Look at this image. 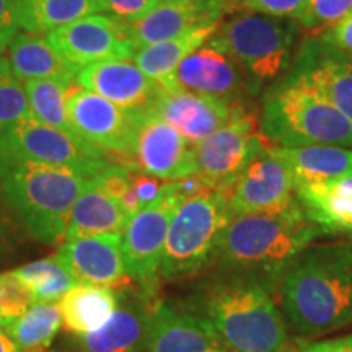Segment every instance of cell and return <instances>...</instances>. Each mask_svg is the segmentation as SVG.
Returning <instances> with one entry per match:
<instances>
[{"label": "cell", "instance_id": "cell-1", "mask_svg": "<svg viewBox=\"0 0 352 352\" xmlns=\"http://www.w3.org/2000/svg\"><path fill=\"white\" fill-rule=\"evenodd\" d=\"M290 329L321 336L352 323V241L308 245L276 289Z\"/></svg>", "mask_w": 352, "mask_h": 352}, {"label": "cell", "instance_id": "cell-2", "mask_svg": "<svg viewBox=\"0 0 352 352\" xmlns=\"http://www.w3.org/2000/svg\"><path fill=\"white\" fill-rule=\"evenodd\" d=\"M321 235L297 201L277 212L235 215L222 233L215 263L223 272L254 277L276 294L289 264Z\"/></svg>", "mask_w": 352, "mask_h": 352}, {"label": "cell", "instance_id": "cell-3", "mask_svg": "<svg viewBox=\"0 0 352 352\" xmlns=\"http://www.w3.org/2000/svg\"><path fill=\"white\" fill-rule=\"evenodd\" d=\"M88 179L63 166L0 157L3 199L30 236L44 245H63L72 208Z\"/></svg>", "mask_w": 352, "mask_h": 352}, {"label": "cell", "instance_id": "cell-4", "mask_svg": "<svg viewBox=\"0 0 352 352\" xmlns=\"http://www.w3.org/2000/svg\"><path fill=\"white\" fill-rule=\"evenodd\" d=\"M201 315L233 352H285L287 324L274 294L254 277L223 272L206 292Z\"/></svg>", "mask_w": 352, "mask_h": 352}, {"label": "cell", "instance_id": "cell-5", "mask_svg": "<svg viewBox=\"0 0 352 352\" xmlns=\"http://www.w3.org/2000/svg\"><path fill=\"white\" fill-rule=\"evenodd\" d=\"M259 129L276 147L352 148V122L320 90L294 72L266 91Z\"/></svg>", "mask_w": 352, "mask_h": 352}, {"label": "cell", "instance_id": "cell-6", "mask_svg": "<svg viewBox=\"0 0 352 352\" xmlns=\"http://www.w3.org/2000/svg\"><path fill=\"white\" fill-rule=\"evenodd\" d=\"M297 25L256 12L235 13L209 39L239 65L246 91L258 95L287 70Z\"/></svg>", "mask_w": 352, "mask_h": 352}, {"label": "cell", "instance_id": "cell-7", "mask_svg": "<svg viewBox=\"0 0 352 352\" xmlns=\"http://www.w3.org/2000/svg\"><path fill=\"white\" fill-rule=\"evenodd\" d=\"M230 219L226 191L206 188L186 197L171 219L160 264L162 279L182 280L208 270L215 263Z\"/></svg>", "mask_w": 352, "mask_h": 352}, {"label": "cell", "instance_id": "cell-8", "mask_svg": "<svg viewBox=\"0 0 352 352\" xmlns=\"http://www.w3.org/2000/svg\"><path fill=\"white\" fill-rule=\"evenodd\" d=\"M186 197L179 179L166 182L157 199L131 215L122 233L126 272L147 296L155 294L171 219Z\"/></svg>", "mask_w": 352, "mask_h": 352}, {"label": "cell", "instance_id": "cell-9", "mask_svg": "<svg viewBox=\"0 0 352 352\" xmlns=\"http://www.w3.org/2000/svg\"><path fill=\"white\" fill-rule=\"evenodd\" d=\"M104 153L85 140L33 120L0 132L2 158L63 166L85 178H91L108 165Z\"/></svg>", "mask_w": 352, "mask_h": 352}, {"label": "cell", "instance_id": "cell-10", "mask_svg": "<svg viewBox=\"0 0 352 352\" xmlns=\"http://www.w3.org/2000/svg\"><path fill=\"white\" fill-rule=\"evenodd\" d=\"M292 171L276 147L263 145L227 191L232 217L283 210L296 202Z\"/></svg>", "mask_w": 352, "mask_h": 352}, {"label": "cell", "instance_id": "cell-11", "mask_svg": "<svg viewBox=\"0 0 352 352\" xmlns=\"http://www.w3.org/2000/svg\"><path fill=\"white\" fill-rule=\"evenodd\" d=\"M46 38L78 72L101 60L134 59L138 52L132 25L100 13L60 26Z\"/></svg>", "mask_w": 352, "mask_h": 352}, {"label": "cell", "instance_id": "cell-12", "mask_svg": "<svg viewBox=\"0 0 352 352\" xmlns=\"http://www.w3.org/2000/svg\"><path fill=\"white\" fill-rule=\"evenodd\" d=\"M263 145L256 118L245 111L240 113L226 126L195 144L197 178L206 188L227 192Z\"/></svg>", "mask_w": 352, "mask_h": 352}, {"label": "cell", "instance_id": "cell-13", "mask_svg": "<svg viewBox=\"0 0 352 352\" xmlns=\"http://www.w3.org/2000/svg\"><path fill=\"white\" fill-rule=\"evenodd\" d=\"M67 109L70 122L82 140L132 160L140 111L122 108L83 88L70 91Z\"/></svg>", "mask_w": 352, "mask_h": 352}, {"label": "cell", "instance_id": "cell-14", "mask_svg": "<svg viewBox=\"0 0 352 352\" xmlns=\"http://www.w3.org/2000/svg\"><path fill=\"white\" fill-rule=\"evenodd\" d=\"M132 160L135 170L164 182H178L197 173L195 144L151 108L139 114Z\"/></svg>", "mask_w": 352, "mask_h": 352}, {"label": "cell", "instance_id": "cell-15", "mask_svg": "<svg viewBox=\"0 0 352 352\" xmlns=\"http://www.w3.org/2000/svg\"><path fill=\"white\" fill-rule=\"evenodd\" d=\"M151 109L191 144L201 142L243 113L236 101L162 85Z\"/></svg>", "mask_w": 352, "mask_h": 352}, {"label": "cell", "instance_id": "cell-16", "mask_svg": "<svg viewBox=\"0 0 352 352\" xmlns=\"http://www.w3.org/2000/svg\"><path fill=\"white\" fill-rule=\"evenodd\" d=\"M145 347L148 352H233L204 315L166 302L151 311Z\"/></svg>", "mask_w": 352, "mask_h": 352}, {"label": "cell", "instance_id": "cell-17", "mask_svg": "<svg viewBox=\"0 0 352 352\" xmlns=\"http://www.w3.org/2000/svg\"><path fill=\"white\" fill-rule=\"evenodd\" d=\"M77 283L118 289L131 277L126 272L121 235H94L65 240L54 253Z\"/></svg>", "mask_w": 352, "mask_h": 352}, {"label": "cell", "instance_id": "cell-18", "mask_svg": "<svg viewBox=\"0 0 352 352\" xmlns=\"http://www.w3.org/2000/svg\"><path fill=\"white\" fill-rule=\"evenodd\" d=\"M160 85L230 101H236L246 91L239 65L210 41L189 54L166 80L160 82Z\"/></svg>", "mask_w": 352, "mask_h": 352}, {"label": "cell", "instance_id": "cell-19", "mask_svg": "<svg viewBox=\"0 0 352 352\" xmlns=\"http://www.w3.org/2000/svg\"><path fill=\"white\" fill-rule=\"evenodd\" d=\"M77 85L132 111L152 108L160 90V83L145 76L131 59H109L88 65L78 72Z\"/></svg>", "mask_w": 352, "mask_h": 352}, {"label": "cell", "instance_id": "cell-20", "mask_svg": "<svg viewBox=\"0 0 352 352\" xmlns=\"http://www.w3.org/2000/svg\"><path fill=\"white\" fill-rule=\"evenodd\" d=\"M235 0H176L160 2L142 20L132 25L134 41L140 47L191 32L197 26L215 23Z\"/></svg>", "mask_w": 352, "mask_h": 352}, {"label": "cell", "instance_id": "cell-21", "mask_svg": "<svg viewBox=\"0 0 352 352\" xmlns=\"http://www.w3.org/2000/svg\"><path fill=\"white\" fill-rule=\"evenodd\" d=\"M290 72L320 90L352 122V59L321 38L308 39Z\"/></svg>", "mask_w": 352, "mask_h": 352}, {"label": "cell", "instance_id": "cell-22", "mask_svg": "<svg viewBox=\"0 0 352 352\" xmlns=\"http://www.w3.org/2000/svg\"><path fill=\"white\" fill-rule=\"evenodd\" d=\"M296 199L308 220L324 235H346L352 241V175L296 189Z\"/></svg>", "mask_w": 352, "mask_h": 352}, {"label": "cell", "instance_id": "cell-23", "mask_svg": "<svg viewBox=\"0 0 352 352\" xmlns=\"http://www.w3.org/2000/svg\"><path fill=\"white\" fill-rule=\"evenodd\" d=\"M151 314L144 300L121 296L107 324L78 336L83 352H139L145 347Z\"/></svg>", "mask_w": 352, "mask_h": 352}, {"label": "cell", "instance_id": "cell-24", "mask_svg": "<svg viewBox=\"0 0 352 352\" xmlns=\"http://www.w3.org/2000/svg\"><path fill=\"white\" fill-rule=\"evenodd\" d=\"M7 59L21 82L51 78L67 85L77 83L78 70L43 34L26 32L16 34L7 47Z\"/></svg>", "mask_w": 352, "mask_h": 352}, {"label": "cell", "instance_id": "cell-25", "mask_svg": "<svg viewBox=\"0 0 352 352\" xmlns=\"http://www.w3.org/2000/svg\"><path fill=\"white\" fill-rule=\"evenodd\" d=\"M131 214L116 197L107 195L88 179L70 214L65 240L94 235H121ZM64 240V241H65Z\"/></svg>", "mask_w": 352, "mask_h": 352}, {"label": "cell", "instance_id": "cell-26", "mask_svg": "<svg viewBox=\"0 0 352 352\" xmlns=\"http://www.w3.org/2000/svg\"><path fill=\"white\" fill-rule=\"evenodd\" d=\"M292 171L296 189L352 175V148L338 145L276 147Z\"/></svg>", "mask_w": 352, "mask_h": 352}, {"label": "cell", "instance_id": "cell-27", "mask_svg": "<svg viewBox=\"0 0 352 352\" xmlns=\"http://www.w3.org/2000/svg\"><path fill=\"white\" fill-rule=\"evenodd\" d=\"M120 297L113 289L78 283L57 302L64 328L83 336L108 323L118 308Z\"/></svg>", "mask_w": 352, "mask_h": 352}, {"label": "cell", "instance_id": "cell-28", "mask_svg": "<svg viewBox=\"0 0 352 352\" xmlns=\"http://www.w3.org/2000/svg\"><path fill=\"white\" fill-rule=\"evenodd\" d=\"M219 26L220 21L202 25L182 36L140 47L132 60L145 76L160 83L166 80L189 54H192L202 44L208 43L217 32Z\"/></svg>", "mask_w": 352, "mask_h": 352}, {"label": "cell", "instance_id": "cell-29", "mask_svg": "<svg viewBox=\"0 0 352 352\" xmlns=\"http://www.w3.org/2000/svg\"><path fill=\"white\" fill-rule=\"evenodd\" d=\"M98 12L96 0H16L20 30L34 34H47Z\"/></svg>", "mask_w": 352, "mask_h": 352}, {"label": "cell", "instance_id": "cell-30", "mask_svg": "<svg viewBox=\"0 0 352 352\" xmlns=\"http://www.w3.org/2000/svg\"><path fill=\"white\" fill-rule=\"evenodd\" d=\"M63 320L57 303H33L23 315L3 327L20 352H47Z\"/></svg>", "mask_w": 352, "mask_h": 352}, {"label": "cell", "instance_id": "cell-31", "mask_svg": "<svg viewBox=\"0 0 352 352\" xmlns=\"http://www.w3.org/2000/svg\"><path fill=\"white\" fill-rule=\"evenodd\" d=\"M23 83L30 100V111H32L33 121L56 127V129L80 139L70 122L67 109V100L72 85L51 80V78L26 80Z\"/></svg>", "mask_w": 352, "mask_h": 352}, {"label": "cell", "instance_id": "cell-32", "mask_svg": "<svg viewBox=\"0 0 352 352\" xmlns=\"http://www.w3.org/2000/svg\"><path fill=\"white\" fill-rule=\"evenodd\" d=\"M13 272L32 289L36 302L43 303H57L69 289L78 284L56 254L16 267Z\"/></svg>", "mask_w": 352, "mask_h": 352}, {"label": "cell", "instance_id": "cell-33", "mask_svg": "<svg viewBox=\"0 0 352 352\" xmlns=\"http://www.w3.org/2000/svg\"><path fill=\"white\" fill-rule=\"evenodd\" d=\"M32 120L25 83L13 74L7 56H0V132Z\"/></svg>", "mask_w": 352, "mask_h": 352}, {"label": "cell", "instance_id": "cell-34", "mask_svg": "<svg viewBox=\"0 0 352 352\" xmlns=\"http://www.w3.org/2000/svg\"><path fill=\"white\" fill-rule=\"evenodd\" d=\"M352 12V0H308L298 26L311 34H323Z\"/></svg>", "mask_w": 352, "mask_h": 352}, {"label": "cell", "instance_id": "cell-35", "mask_svg": "<svg viewBox=\"0 0 352 352\" xmlns=\"http://www.w3.org/2000/svg\"><path fill=\"white\" fill-rule=\"evenodd\" d=\"M33 303H36V298L32 289L15 272L8 271L0 274V314L6 320V324L23 315Z\"/></svg>", "mask_w": 352, "mask_h": 352}, {"label": "cell", "instance_id": "cell-36", "mask_svg": "<svg viewBox=\"0 0 352 352\" xmlns=\"http://www.w3.org/2000/svg\"><path fill=\"white\" fill-rule=\"evenodd\" d=\"M90 182L103 192L122 202L131 191V168L108 164L100 173L91 176Z\"/></svg>", "mask_w": 352, "mask_h": 352}, {"label": "cell", "instance_id": "cell-37", "mask_svg": "<svg viewBox=\"0 0 352 352\" xmlns=\"http://www.w3.org/2000/svg\"><path fill=\"white\" fill-rule=\"evenodd\" d=\"M96 2L100 12L127 23H135L148 15L160 3V0H96Z\"/></svg>", "mask_w": 352, "mask_h": 352}, {"label": "cell", "instance_id": "cell-38", "mask_svg": "<svg viewBox=\"0 0 352 352\" xmlns=\"http://www.w3.org/2000/svg\"><path fill=\"white\" fill-rule=\"evenodd\" d=\"M248 12L263 13L276 19L297 20L305 10L308 0H235Z\"/></svg>", "mask_w": 352, "mask_h": 352}, {"label": "cell", "instance_id": "cell-39", "mask_svg": "<svg viewBox=\"0 0 352 352\" xmlns=\"http://www.w3.org/2000/svg\"><path fill=\"white\" fill-rule=\"evenodd\" d=\"M321 39L333 50L352 59V12L347 13L333 28L321 34Z\"/></svg>", "mask_w": 352, "mask_h": 352}, {"label": "cell", "instance_id": "cell-40", "mask_svg": "<svg viewBox=\"0 0 352 352\" xmlns=\"http://www.w3.org/2000/svg\"><path fill=\"white\" fill-rule=\"evenodd\" d=\"M16 20V0H0V56L7 51L8 44L19 34Z\"/></svg>", "mask_w": 352, "mask_h": 352}, {"label": "cell", "instance_id": "cell-41", "mask_svg": "<svg viewBox=\"0 0 352 352\" xmlns=\"http://www.w3.org/2000/svg\"><path fill=\"white\" fill-rule=\"evenodd\" d=\"M297 352H352V334L333 340L311 342Z\"/></svg>", "mask_w": 352, "mask_h": 352}, {"label": "cell", "instance_id": "cell-42", "mask_svg": "<svg viewBox=\"0 0 352 352\" xmlns=\"http://www.w3.org/2000/svg\"><path fill=\"white\" fill-rule=\"evenodd\" d=\"M0 352H20L2 327H0Z\"/></svg>", "mask_w": 352, "mask_h": 352}, {"label": "cell", "instance_id": "cell-43", "mask_svg": "<svg viewBox=\"0 0 352 352\" xmlns=\"http://www.w3.org/2000/svg\"><path fill=\"white\" fill-rule=\"evenodd\" d=\"M2 240H3V230H2V226H0V245H2Z\"/></svg>", "mask_w": 352, "mask_h": 352}, {"label": "cell", "instance_id": "cell-44", "mask_svg": "<svg viewBox=\"0 0 352 352\" xmlns=\"http://www.w3.org/2000/svg\"><path fill=\"white\" fill-rule=\"evenodd\" d=\"M3 324H6V320H3L2 314H0V327H3Z\"/></svg>", "mask_w": 352, "mask_h": 352}, {"label": "cell", "instance_id": "cell-45", "mask_svg": "<svg viewBox=\"0 0 352 352\" xmlns=\"http://www.w3.org/2000/svg\"><path fill=\"white\" fill-rule=\"evenodd\" d=\"M160 2H176V0H160Z\"/></svg>", "mask_w": 352, "mask_h": 352}]
</instances>
